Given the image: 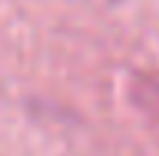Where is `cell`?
I'll use <instances>...</instances> for the list:
<instances>
[{
    "label": "cell",
    "instance_id": "6da1fadb",
    "mask_svg": "<svg viewBox=\"0 0 159 156\" xmlns=\"http://www.w3.org/2000/svg\"><path fill=\"white\" fill-rule=\"evenodd\" d=\"M132 98H135V104H138L144 113H150L159 122V80L156 77H147V74L135 77V83H132Z\"/></svg>",
    "mask_w": 159,
    "mask_h": 156
}]
</instances>
